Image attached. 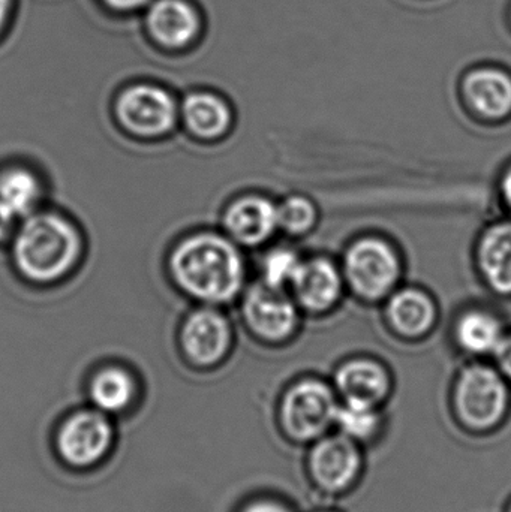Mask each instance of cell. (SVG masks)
Instances as JSON below:
<instances>
[{"mask_svg": "<svg viewBox=\"0 0 511 512\" xmlns=\"http://www.w3.org/2000/svg\"><path fill=\"white\" fill-rule=\"evenodd\" d=\"M317 216L314 203L299 195L288 198L278 206L279 228L293 236H300L312 230L317 222Z\"/></svg>", "mask_w": 511, "mask_h": 512, "instance_id": "23", "label": "cell"}, {"mask_svg": "<svg viewBox=\"0 0 511 512\" xmlns=\"http://www.w3.org/2000/svg\"><path fill=\"white\" fill-rule=\"evenodd\" d=\"M182 116L192 134L203 140H215L230 129V107L213 93H192L182 105Z\"/></svg>", "mask_w": 511, "mask_h": 512, "instance_id": "19", "label": "cell"}, {"mask_svg": "<svg viewBox=\"0 0 511 512\" xmlns=\"http://www.w3.org/2000/svg\"><path fill=\"white\" fill-rule=\"evenodd\" d=\"M368 451L341 433H327L308 445L306 474L318 495L336 501L356 492L368 469Z\"/></svg>", "mask_w": 511, "mask_h": 512, "instance_id": "4", "label": "cell"}, {"mask_svg": "<svg viewBox=\"0 0 511 512\" xmlns=\"http://www.w3.org/2000/svg\"><path fill=\"white\" fill-rule=\"evenodd\" d=\"M180 340L192 363L212 366L219 363L230 349V322L218 310L203 307L186 318Z\"/></svg>", "mask_w": 511, "mask_h": 512, "instance_id": "11", "label": "cell"}, {"mask_svg": "<svg viewBox=\"0 0 511 512\" xmlns=\"http://www.w3.org/2000/svg\"><path fill=\"white\" fill-rule=\"evenodd\" d=\"M477 261L494 291L511 294V221L498 222L483 234Z\"/></svg>", "mask_w": 511, "mask_h": 512, "instance_id": "17", "label": "cell"}, {"mask_svg": "<svg viewBox=\"0 0 511 512\" xmlns=\"http://www.w3.org/2000/svg\"><path fill=\"white\" fill-rule=\"evenodd\" d=\"M387 319L396 333L407 339H420L434 328L437 307L422 289L405 288L390 295Z\"/></svg>", "mask_w": 511, "mask_h": 512, "instance_id": "16", "label": "cell"}, {"mask_svg": "<svg viewBox=\"0 0 511 512\" xmlns=\"http://www.w3.org/2000/svg\"><path fill=\"white\" fill-rule=\"evenodd\" d=\"M311 512H345V511L339 510V508H335V507H332V505H330V507H320V508H317V510H314Z\"/></svg>", "mask_w": 511, "mask_h": 512, "instance_id": "31", "label": "cell"}, {"mask_svg": "<svg viewBox=\"0 0 511 512\" xmlns=\"http://www.w3.org/2000/svg\"><path fill=\"white\" fill-rule=\"evenodd\" d=\"M450 411L465 435L488 438L500 432L509 420L511 385L497 367L471 364L456 378Z\"/></svg>", "mask_w": 511, "mask_h": 512, "instance_id": "3", "label": "cell"}, {"mask_svg": "<svg viewBox=\"0 0 511 512\" xmlns=\"http://www.w3.org/2000/svg\"><path fill=\"white\" fill-rule=\"evenodd\" d=\"M42 198V185L38 176L23 167L0 171V204L15 218L30 216Z\"/></svg>", "mask_w": 511, "mask_h": 512, "instance_id": "21", "label": "cell"}, {"mask_svg": "<svg viewBox=\"0 0 511 512\" xmlns=\"http://www.w3.org/2000/svg\"><path fill=\"white\" fill-rule=\"evenodd\" d=\"M494 357L497 360V369L511 385V334L503 337Z\"/></svg>", "mask_w": 511, "mask_h": 512, "instance_id": "25", "label": "cell"}, {"mask_svg": "<svg viewBox=\"0 0 511 512\" xmlns=\"http://www.w3.org/2000/svg\"><path fill=\"white\" fill-rule=\"evenodd\" d=\"M15 219L17 218L3 204H0V242L11 234Z\"/></svg>", "mask_w": 511, "mask_h": 512, "instance_id": "27", "label": "cell"}, {"mask_svg": "<svg viewBox=\"0 0 511 512\" xmlns=\"http://www.w3.org/2000/svg\"><path fill=\"white\" fill-rule=\"evenodd\" d=\"M501 191H503L504 200L511 207V170L504 174L503 182H501Z\"/></svg>", "mask_w": 511, "mask_h": 512, "instance_id": "29", "label": "cell"}, {"mask_svg": "<svg viewBox=\"0 0 511 512\" xmlns=\"http://www.w3.org/2000/svg\"><path fill=\"white\" fill-rule=\"evenodd\" d=\"M503 512H511V496H510L509 501H507L506 507H504Z\"/></svg>", "mask_w": 511, "mask_h": 512, "instance_id": "32", "label": "cell"}, {"mask_svg": "<svg viewBox=\"0 0 511 512\" xmlns=\"http://www.w3.org/2000/svg\"><path fill=\"white\" fill-rule=\"evenodd\" d=\"M401 273V259L386 240H357L345 254L344 279L363 300L387 297L398 285Z\"/></svg>", "mask_w": 511, "mask_h": 512, "instance_id": "6", "label": "cell"}, {"mask_svg": "<svg viewBox=\"0 0 511 512\" xmlns=\"http://www.w3.org/2000/svg\"><path fill=\"white\" fill-rule=\"evenodd\" d=\"M389 418L386 408L339 402L335 418V432L369 451L381 444L387 436Z\"/></svg>", "mask_w": 511, "mask_h": 512, "instance_id": "18", "label": "cell"}, {"mask_svg": "<svg viewBox=\"0 0 511 512\" xmlns=\"http://www.w3.org/2000/svg\"><path fill=\"white\" fill-rule=\"evenodd\" d=\"M339 402L386 408L393 393L389 370L372 358H354L339 366L333 376Z\"/></svg>", "mask_w": 511, "mask_h": 512, "instance_id": "10", "label": "cell"}, {"mask_svg": "<svg viewBox=\"0 0 511 512\" xmlns=\"http://www.w3.org/2000/svg\"><path fill=\"white\" fill-rule=\"evenodd\" d=\"M114 432L101 411H81L71 415L57 433V451L74 468H89L101 462L113 445Z\"/></svg>", "mask_w": 511, "mask_h": 512, "instance_id": "8", "label": "cell"}, {"mask_svg": "<svg viewBox=\"0 0 511 512\" xmlns=\"http://www.w3.org/2000/svg\"><path fill=\"white\" fill-rule=\"evenodd\" d=\"M344 274L327 258L300 262L291 286L297 304L312 313L332 309L344 291Z\"/></svg>", "mask_w": 511, "mask_h": 512, "instance_id": "12", "label": "cell"}, {"mask_svg": "<svg viewBox=\"0 0 511 512\" xmlns=\"http://www.w3.org/2000/svg\"><path fill=\"white\" fill-rule=\"evenodd\" d=\"M339 397L332 384L320 379H302L282 397L279 421L282 432L297 445L312 442L335 430Z\"/></svg>", "mask_w": 511, "mask_h": 512, "instance_id": "5", "label": "cell"}, {"mask_svg": "<svg viewBox=\"0 0 511 512\" xmlns=\"http://www.w3.org/2000/svg\"><path fill=\"white\" fill-rule=\"evenodd\" d=\"M224 224L236 242L246 246L261 245L279 228L278 206L269 198L248 195L228 207Z\"/></svg>", "mask_w": 511, "mask_h": 512, "instance_id": "13", "label": "cell"}, {"mask_svg": "<svg viewBox=\"0 0 511 512\" xmlns=\"http://www.w3.org/2000/svg\"><path fill=\"white\" fill-rule=\"evenodd\" d=\"M468 105L483 119L501 120L511 113V77L495 68L470 72L464 81Z\"/></svg>", "mask_w": 511, "mask_h": 512, "instance_id": "15", "label": "cell"}, {"mask_svg": "<svg viewBox=\"0 0 511 512\" xmlns=\"http://www.w3.org/2000/svg\"><path fill=\"white\" fill-rule=\"evenodd\" d=\"M242 512H296L293 508L288 507V505L282 504V502L278 501H269V499H264V501L254 502V504L248 505Z\"/></svg>", "mask_w": 511, "mask_h": 512, "instance_id": "26", "label": "cell"}, {"mask_svg": "<svg viewBox=\"0 0 511 512\" xmlns=\"http://www.w3.org/2000/svg\"><path fill=\"white\" fill-rule=\"evenodd\" d=\"M170 268L177 285L204 303H228L245 283L239 249L219 234H195L180 242L171 254Z\"/></svg>", "mask_w": 511, "mask_h": 512, "instance_id": "1", "label": "cell"}, {"mask_svg": "<svg viewBox=\"0 0 511 512\" xmlns=\"http://www.w3.org/2000/svg\"><path fill=\"white\" fill-rule=\"evenodd\" d=\"M302 259L296 252L287 248L273 249L267 254L263 262V277L266 285L272 288L284 289L291 285L297 268H299Z\"/></svg>", "mask_w": 511, "mask_h": 512, "instance_id": "24", "label": "cell"}, {"mask_svg": "<svg viewBox=\"0 0 511 512\" xmlns=\"http://www.w3.org/2000/svg\"><path fill=\"white\" fill-rule=\"evenodd\" d=\"M246 324L258 337L270 342H282L296 331L299 324L297 306L284 289L266 283L252 286L243 301Z\"/></svg>", "mask_w": 511, "mask_h": 512, "instance_id": "9", "label": "cell"}, {"mask_svg": "<svg viewBox=\"0 0 511 512\" xmlns=\"http://www.w3.org/2000/svg\"><path fill=\"white\" fill-rule=\"evenodd\" d=\"M147 29L159 45L182 48L200 30L197 11L185 0H156L146 15Z\"/></svg>", "mask_w": 511, "mask_h": 512, "instance_id": "14", "label": "cell"}, {"mask_svg": "<svg viewBox=\"0 0 511 512\" xmlns=\"http://www.w3.org/2000/svg\"><path fill=\"white\" fill-rule=\"evenodd\" d=\"M104 2L119 11H132V9L141 8L147 0H104Z\"/></svg>", "mask_w": 511, "mask_h": 512, "instance_id": "28", "label": "cell"}, {"mask_svg": "<svg viewBox=\"0 0 511 512\" xmlns=\"http://www.w3.org/2000/svg\"><path fill=\"white\" fill-rule=\"evenodd\" d=\"M177 105L173 96L155 84H135L123 90L116 102L120 125L138 137L168 134L176 125Z\"/></svg>", "mask_w": 511, "mask_h": 512, "instance_id": "7", "label": "cell"}, {"mask_svg": "<svg viewBox=\"0 0 511 512\" xmlns=\"http://www.w3.org/2000/svg\"><path fill=\"white\" fill-rule=\"evenodd\" d=\"M503 337L500 319L483 310L465 313L456 325L459 345L473 355H494Z\"/></svg>", "mask_w": 511, "mask_h": 512, "instance_id": "22", "label": "cell"}, {"mask_svg": "<svg viewBox=\"0 0 511 512\" xmlns=\"http://www.w3.org/2000/svg\"><path fill=\"white\" fill-rule=\"evenodd\" d=\"M134 378L122 367H105L90 381L89 394L93 405L102 414L125 411L135 397Z\"/></svg>", "mask_w": 511, "mask_h": 512, "instance_id": "20", "label": "cell"}, {"mask_svg": "<svg viewBox=\"0 0 511 512\" xmlns=\"http://www.w3.org/2000/svg\"><path fill=\"white\" fill-rule=\"evenodd\" d=\"M83 249L75 225L56 213H32L15 236L12 258L33 282L62 279L77 264Z\"/></svg>", "mask_w": 511, "mask_h": 512, "instance_id": "2", "label": "cell"}, {"mask_svg": "<svg viewBox=\"0 0 511 512\" xmlns=\"http://www.w3.org/2000/svg\"><path fill=\"white\" fill-rule=\"evenodd\" d=\"M9 8H11V0H0V30L5 26L6 18H8Z\"/></svg>", "mask_w": 511, "mask_h": 512, "instance_id": "30", "label": "cell"}]
</instances>
